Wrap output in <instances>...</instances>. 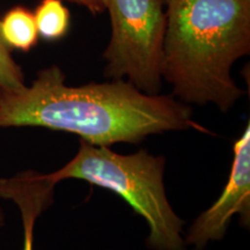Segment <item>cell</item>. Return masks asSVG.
Instances as JSON below:
<instances>
[{"mask_svg": "<svg viewBox=\"0 0 250 250\" xmlns=\"http://www.w3.org/2000/svg\"><path fill=\"white\" fill-rule=\"evenodd\" d=\"M58 66L40 71L30 86L0 90V127L41 126L74 133L95 146L139 144L167 131L208 130L173 95L147 94L124 79L67 86Z\"/></svg>", "mask_w": 250, "mask_h": 250, "instance_id": "1", "label": "cell"}, {"mask_svg": "<svg viewBox=\"0 0 250 250\" xmlns=\"http://www.w3.org/2000/svg\"><path fill=\"white\" fill-rule=\"evenodd\" d=\"M162 79L186 104L227 112L243 95L234 62L250 52V0H167Z\"/></svg>", "mask_w": 250, "mask_h": 250, "instance_id": "2", "label": "cell"}, {"mask_svg": "<svg viewBox=\"0 0 250 250\" xmlns=\"http://www.w3.org/2000/svg\"><path fill=\"white\" fill-rule=\"evenodd\" d=\"M165 164L164 156L153 155L146 149L123 155L108 146L80 140L76 156L45 177L54 184L76 179L110 190L146 220L149 249L187 250L182 236L184 221L175 213L166 195Z\"/></svg>", "mask_w": 250, "mask_h": 250, "instance_id": "3", "label": "cell"}, {"mask_svg": "<svg viewBox=\"0 0 250 250\" xmlns=\"http://www.w3.org/2000/svg\"><path fill=\"white\" fill-rule=\"evenodd\" d=\"M165 0H104L111 39L103 52L104 76L125 79L147 94H159L167 27Z\"/></svg>", "mask_w": 250, "mask_h": 250, "instance_id": "4", "label": "cell"}, {"mask_svg": "<svg viewBox=\"0 0 250 250\" xmlns=\"http://www.w3.org/2000/svg\"><path fill=\"white\" fill-rule=\"evenodd\" d=\"M234 158L229 177L223 192L211 208L196 218L184 237L187 247L203 250L212 241L225 236L230 220L240 214L241 223L250 225V125L234 143Z\"/></svg>", "mask_w": 250, "mask_h": 250, "instance_id": "5", "label": "cell"}, {"mask_svg": "<svg viewBox=\"0 0 250 250\" xmlns=\"http://www.w3.org/2000/svg\"><path fill=\"white\" fill-rule=\"evenodd\" d=\"M54 186L34 173H20L0 182V198L13 199L21 210L24 240L22 250H34V225L52 202Z\"/></svg>", "mask_w": 250, "mask_h": 250, "instance_id": "6", "label": "cell"}, {"mask_svg": "<svg viewBox=\"0 0 250 250\" xmlns=\"http://www.w3.org/2000/svg\"><path fill=\"white\" fill-rule=\"evenodd\" d=\"M0 34L8 48L29 51L39 40L35 18L24 7H14L0 19Z\"/></svg>", "mask_w": 250, "mask_h": 250, "instance_id": "7", "label": "cell"}, {"mask_svg": "<svg viewBox=\"0 0 250 250\" xmlns=\"http://www.w3.org/2000/svg\"><path fill=\"white\" fill-rule=\"evenodd\" d=\"M34 18L39 36L48 41L64 37L70 27V12L62 0H42Z\"/></svg>", "mask_w": 250, "mask_h": 250, "instance_id": "8", "label": "cell"}, {"mask_svg": "<svg viewBox=\"0 0 250 250\" xmlns=\"http://www.w3.org/2000/svg\"><path fill=\"white\" fill-rule=\"evenodd\" d=\"M23 86V72L12 57L0 34V90H17Z\"/></svg>", "mask_w": 250, "mask_h": 250, "instance_id": "9", "label": "cell"}, {"mask_svg": "<svg viewBox=\"0 0 250 250\" xmlns=\"http://www.w3.org/2000/svg\"><path fill=\"white\" fill-rule=\"evenodd\" d=\"M71 1L83 5V7H86L94 14L101 13V12H103V9H105L104 0H71Z\"/></svg>", "mask_w": 250, "mask_h": 250, "instance_id": "10", "label": "cell"}, {"mask_svg": "<svg viewBox=\"0 0 250 250\" xmlns=\"http://www.w3.org/2000/svg\"><path fill=\"white\" fill-rule=\"evenodd\" d=\"M4 221H5L4 214H2V212L0 211V226H2V225H4Z\"/></svg>", "mask_w": 250, "mask_h": 250, "instance_id": "11", "label": "cell"}, {"mask_svg": "<svg viewBox=\"0 0 250 250\" xmlns=\"http://www.w3.org/2000/svg\"><path fill=\"white\" fill-rule=\"evenodd\" d=\"M166 1H167V0H165V2H166Z\"/></svg>", "mask_w": 250, "mask_h": 250, "instance_id": "12", "label": "cell"}]
</instances>
